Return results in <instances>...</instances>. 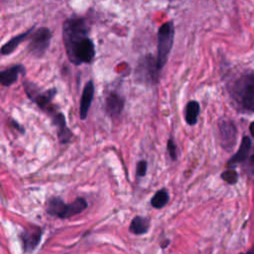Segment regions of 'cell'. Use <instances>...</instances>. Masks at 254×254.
Masks as SVG:
<instances>
[{
  "instance_id": "obj_3",
  "label": "cell",
  "mask_w": 254,
  "mask_h": 254,
  "mask_svg": "<svg viewBox=\"0 0 254 254\" xmlns=\"http://www.w3.org/2000/svg\"><path fill=\"white\" fill-rule=\"evenodd\" d=\"M87 207V202L83 197H77L70 203H65L60 196H52L46 202V211L52 216L59 218H69Z\"/></svg>"
},
{
  "instance_id": "obj_17",
  "label": "cell",
  "mask_w": 254,
  "mask_h": 254,
  "mask_svg": "<svg viewBox=\"0 0 254 254\" xmlns=\"http://www.w3.org/2000/svg\"><path fill=\"white\" fill-rule=\"evenodd\" d=\"M199 103L195 100H190L187 103L185 108V119L187 123L190 126L195 125L197 122V117L199 114Z\"/></svg>"
},
{
  "instance_id": "obj_7",
  "label": "cell",
  "mask_w": 254,
  "mask_h": 254,
  "mask_svg": "<svg viewBox=\"0 0 254 254\" xmlns=\"http://www.w3.org/2000/svg\"><path fill=\"white\" fill-rule=\"evenodd\" d=\"M30 42L28 45V52L36 58H41L48 51L51 40L52 32L47 27H40L38 30H34L30 36Z\"/></svg>"
},
{
  "instance_id": "obj_1",
  "label": "cell",
  "mask_w": 254,
  "mask_h": 254,
  "mask_svg": "<svg viewBox=\"0 0 254 254\" xmlns=\"http://www.w3.org/2000/svg\"><path fill=\"white\" fill-rule=\"evenodd\" d=\"M89 27L84 18L70 17L63 24V42L68 60L78 65L90 64L95 56L94 44L88 37Z\"/></svg>"
},
{
  "instance_id": "obj_22",
  "label": "cell",
  "mask_w": 254,
  "mask_h": 254,
  "mask_svg": "<svg viewBox=\"0 0 254 254\" xmlns=\"http://www.w3.org/2000/svg\"><path fill=\"white\" fill-rule=\"evenodd\" d=\"M245 162H246V164H245L246 171L249 174L254 175V148L250 151V154H249V156H248V158Z\"/></svg>"
},
{
  "instance_id": "obj_5",
  "label": "cell",
  "mask_w": 254,
  "mask_h": 254,
  "mask_svg": "<svg viewBox=\"0 0 254 254\" xmlns=\"http://www.w3.org/2000/svg\"><path fill=\"white\" fill-rule=\"evenodd\" d=\"M161 68L158 65L157 57L147 54L141 57L135 67V78L145 84L153 85L159 81Z\"/></svg>"
},
{
  "instance_id": "obj_6",
  "label": "cell",
  "mask_w": 254,
  "mask_h": 254,
  "mask_svg": "<svg viewBox=\"0 0 254 254\" xmlns=\"http://www.w3.org/2000/svg\"><path fill=\"white\" fill-rule=\"evenodd\" d=\"M24 86L29 98L33 100L41 109L52 114L55 112L54 108L52 107V100L57 94V88L53 87L48 90L41 91L36 84L29 81H26Z\"/></svg>"
},
{
  "instance_id": "obj_23",
  "label": "cell",
  "mask_w": 254,
  "mask_h": 254,
  "mask_svg": "<svg viewBox=\"0 0 254 254\" xmlns=\"http://www.w3.org/2000/svg\"><path fill=\"white\" fill-rule=\"evenodd\" d=\"M249 130H250L251 135L254 137V121L250 124V126H249Z\"/></svg>"
},
{
  "instance_id": "obj_13",
  "label": "cell",
  "mask_w": 254,
  "mask_h": 254,
  "mask_svg": "<svg viewBox=\"0 0 254 254\" xmlns=\"http://www.w3.org/2000/svg\"><path fill=\"white\" fill-rule=\"evenodd\" d=\"M25 66L23 64H15L8 68L1 70L0 81L3 86H10L17 81L20 74L25 73Z\"/></svg>"
},
{
  "instance_id": "obj_2",
  "label": "cell",
  "mask_w": 254,
  "mask_h": 254,
  "mask_svg": "<svg viewBox=\"0 0 254 254\" xmlns=\"http://www.w3.org/2000/svg\"><path fill=\"white\" fill-rule=\"evenodd\" d=\"M230 94L242 110L254 112V71L238 77L230 87Z\"/></svg>"
},
{
  "instance_id": "obj_21",
  "label": "cell",
  "mask_w": 254,
  "mask_h": 254,
  "mask_svg": "<svg viewBox=\"0 0 254 254\" xmlns=\"http://www.w3.org/2000/svg\"><path fill=\"white\" fill-rule=\"evenodd\" d=\"M147 162L145 160H140L137 164H136V176L138 178L140 177H144L147 173Z\"/></svg>"
},
{
  "instance_id": "obj_20",
  "label": "cell",
  "mask_w": 254,
  "mask_h": 254,
  "mask_svg": "<svg viewBox=\"0 0 254 254\" xmlns=\"http://www.w3.org/2000/svg\"><path fill=\"white\" fill-rule=\"evenodd\" d=\"M167 151L168 154L171 158V160L176 161L178 159V152H177V145L174 142V140L172 138H170L167 142Z\"/></svg>"
},
{
  "instance_id": "obj_14",
  "label": "cell",
  "mask_w": 254,
  "mask_h": 254,
  "mask_svg": "<svg viewBox=\"0 0 254 254\" xmlns=\"http://www.w3.org/2000/svg\"><path fill=\"white\" fill-rule=\"evenodd\" d=\"M251 151V140L249 137L245 136L242 139V142L240 144L239 149L237 150V152L235 153V155L228 161L227 165L228 167H234L240 163H243L247 160L249 154Z\"/></svg>"
},
{
  "instance_id": "obj_15",
  "label": "cell",
  "mask_w": 254,
  "mask_h": 254,
  "mask_svg": "<svg viewBox=\"0 0 254 254\" xmlns=\"http://www.w3.org/2000/svg\"><path fill=\"white\" fill-rule=\"evenodd\" d=\"M34 30H35V26L30 28L26 32H23V33L15 36L13 38H11L6 44H4L2 46V48H1V55L6 56V55H9V54L13 53L21 43H23L27 39H30V36L32 35Z\"/></svg>"
},
{
  "instance_id": "obj_4",
  "label": "cell",
  "mask_w": 254,
  "mask_h": 254,
  "mask_svg": "<svg viewBox=\"0 0 254 254\" xmlns=\"http://www.w3.org/2000/svg\"><path fill=\"white\" fill-rule=\"evenodd\" d=\"M175 28L172 21L165 22L157 33V61L158 65L162 69L168 62L169 55L174 44Z\"/></svg>"
},
{
  "instance_id": "obj_18",
  "label": "cell",
  "mask_w": 254,
  "mask_h": 254,
  "mask_svg": "<svg viewBox=\"0 0 254 254\" xmlns=\"http://www.w3.org/2000/svg\"><path fill=\"white\" fill-rule=\"evenodd\" d=\"M169 199H170V195L168 190L166 189H161L157 190L155 194L152 196L150 203L154 208L160 209V208H163L169 202Z\"/></svg>"
},
{
  "instance_id": "obj_24",
  "label": "cell",
  "mask_w": 254,
  "mask_h": 254,
  "mask_svg": "<svg viewBox=\"0 0 254 254\" xmlns=\"http://www.w3.org/2000/svg\"><path fill=\"white\" fill-rule=\"evenodd\" d=\"M247 254H254V245L249 249V251L247 252Z\"/></svg>"
},
{
  "instance_id": "obj_19",
  "label": "cell",
  "mask_w": 254,
  "mask_h": 254,
  "mask_svg": "<svg viewBox=\"0 0 254 254\" xmlns=\"http://www.w3.org/2000/svg\"><path fill=\"white\" fill-rule=\"evenodd\" d=\"M221 178L223 181H225L227 184H230V185H233L237 182L238 180V174L235 170L233 169H229V170H226L224 171L222 174H221Z\"/></svg>"
},
{
  "instance_id": "obj_12",
  "label": "cell",
  "mask_w": 254,
  "mask_h": 254,
  "mask_svg": "<svg viewBox=\"0 0 254 254\" xmlns=\"http://www.w3.org/2000/svg\"><path fill=\"white\" fill-rule=\"evenodd\" d=\"M94 95V84L92 80H89L85 83L84 88L82 90V94L80 97L79 103V117L81 120H84L87 117V113L89 111L92 99Z\"/></svg>"
},
{
  "instance_id": "obj_8",
  "label": "cell",
  "mask_w": 254,
  "mask_h": 254,
  "mask_svg": "<svg viewBox=\"0 0 254 254\" xmlns=\"http://www.w3.org/2000/svg\"><path fill=\"white\" fill-rule=\"evenodd\" d=\"M218 130L222 148L226 151H231L235 146L237 139V129L235 124L227 118H222L218 121Z\"/></svg>"
},
{
  "instance_id": "obj_10",
  "label": "cell",
  "mask_w": 254,
  "mask_h": 254,
  "mask_svg": "<svg viewBox=\"0 0 254 254\" xmlns=\"http://www.w3.org/2000/svg\"><path fill=\"white\" fill-rule=\"evenodd\" d=\"M124 103H125V100L119 93L115 91H111L105 97L104 110L109 117L116 118L121 114L124 108Z\"/></svg>"
},
{
  "instance_id": "obj_9",
  "label": "cell",
  "mask_w": 254,
  "mask_h": 254,
  "mask_svg": "<svg viewBox=\"0 0 254 254\" xmlns=\"http://www.w3.org/2000/svg\"><path fill=\"white\" fill-rule=\"evenodd\" d=\"M43 235L42 228L38 226H31L25 228L21 233V241L23 244V249L25 252H32L39 245Z\"/></svg>"
},
{
  "instance_id": "obj_11",
  "label": "cell",
  "mask_w": 254,
  "mask_h": 254,
  "mask_svg": "<svg viewBox=\"0 0 254 254\" xmlns=\"http://www.w3.org/2000/svg\"><path fill=\"white\" fill-rule=\"evenodd\" d=\"M52 118H53V122H54L55 126L57 127V134H58V138H59L60 142L62 144L68 143L72 137V133L66 125L64 115L62 112L55 111L52 114Z\"/></svg>"
},
{
  "instance_id": "obj_16",
  "label": "cell",
  "mask_w": 254,
  "mask_h": 254,
  "mask_svg": "<svg viewBox=\"0 0 254 254\" xmlns=\"http://www.w3.org/2000/svg\"><path fill=\"white\" fill-rule=\"evenodd\" d=\"M149 227H150L149 218L137 215L132 219L129 226V231L135 235H143L148 232Z\"/></svg>"
}]
</instances>
